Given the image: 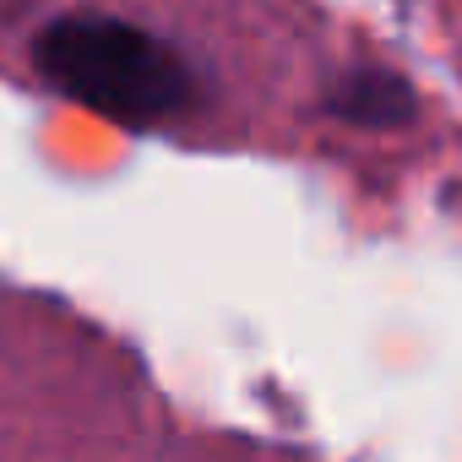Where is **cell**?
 I'll return each instance as SVG.
<instances>
[{
  "instance_id": "obj_1",
  "label": "cell",
  "mask_w": 462,
  "mask_h": 462,
  "mask_svg": "<svg viewBox=\"0 0 462 462\" xmlns=\"http://www.w3.org/2000/svg\"><path fill=\"white\" fill-rule=\"evenodd\" d=\"M33 71L60 98L104 115L125 131H158V125L190 115V104H196L190 60L152 28H136L109 12L50 17L33 33Z\"/></svg>"
},
{
  "instance_id": "obj_2",
  "label": "cell",
  "mask_w": 462,
  "mask_h": 462,
  "mask_svg": "<svg viewBox=\"0 0 462 462\" xmlns=\"http://www.w3.org/2000/svg\"><path fill=\"white\" fill-rule=\"evenodd\" d=\"M327 115L343 125H365V131H392L402 120H413V88L397 71H343L327 88Z\"/></svg>"
}]
</instances>
